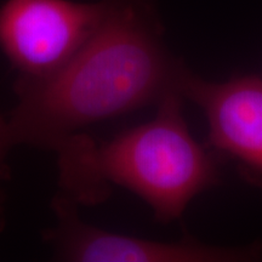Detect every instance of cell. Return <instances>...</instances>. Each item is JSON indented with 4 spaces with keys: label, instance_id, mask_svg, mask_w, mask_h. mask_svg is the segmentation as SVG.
<instances>
[{
    "label": "cell",
    "instance_id": "cell-4",
    "mask_svg": "<svg viewBox=\"0 0 262 262\" xmlns=\"http://www.w3.org/2000/svg\"><path fill=\"white\" fill-rule=\"evenodd\" d=\"M78 204L64 194L52 201L55 227L44 239L58 261L74 262H248L262 258V243L217 247L186 234L178 242H156L112 233L84 222Z\"/></svg>",
    "mask_w": 262,
    "mask_h": 262
},
{
    "label": "cell",
    "instance_id": "cell-2",
    "mask_svg": "<svg viewBox=\"0 0 262 262\" xmlns=\"http://www.w3.org/2000/svg\"><path fill=\"white\" fill-rule=\"evenodd\" d=\"M183 102L172 91L157 103L153 119L108 142L83 133L66 140L56 149L62 194L77 204H100L117 183L145 201L157 221L181 219L196 195L217 185L221 159L193 139Z\"/></svg>",
    "mask_w": 262,
    "mask_h": 262
},
{
    "label": "cell",
    "instance_id": "cell-1",
    "mask_svg": "<svg viewBox=\"0 0 262 262\" xmlns=\"http://www.w3.org/2000/svg\"><path fill=\"white\" fill-rule=\"evenodd\" d=\"M186 67L164 42L153 0H104L100 24L68 63L48 79L15 84L12 143L56 150L84 127L180 93Z\"/></svg>",
    "mask_w": 262,
    "mask_h": 262
},
{
    "label": "cell",
    "instance_id": "cell-3",
    "mask_svg": "<svg viewBox=\"0 0 262 262\" xmlns=\"http://www.w3.org/2000/svg\"><path fill=\"white\" fill-rule=\"evenodd\" d=\"M104 0H6L0 6V49L19 73L38 83L61 70L100 24Z\"/></svg>",
    "mask_w": 262,
    "mask_h": 262
},
{
    "label": "cell",
    "instance_id": "cell-6",
    "mask_svg": "<svg viewBox=\"0 0 262 262\" xmlns=\"http://www.w3.org/2000/svg\"><path fill=\"white\" fill-rule=\"evenodd\" d=\"M12 146L15 145L12 143L11 136H10L8 119L0 114V172H2L3 166H4L6 156H8L9 150L12 148ZM4 203H5V198L4 195H3L2 191H0V231L4 228V222H5Z\"/></svg>",
    "mask_w": 262,
    "mask_h": 262
},
{
    "label": "cell",
    "instance_id": "cell-5",
    "mask_svg": "<svg viewBox=\"0 0 262 262\" xmlns=\"http://www.w3.org/2000/svg\"><path fill=\"white\" fill-rule=\"evenodd\" d=\"M179 90L204 113L208 146L233 160L242 179L262 189V79L235 75L226 81L203 79L186 67Z\"/></svg>",
    "mask_w": 262,
    "mask_h": 262
}]
</instances>
